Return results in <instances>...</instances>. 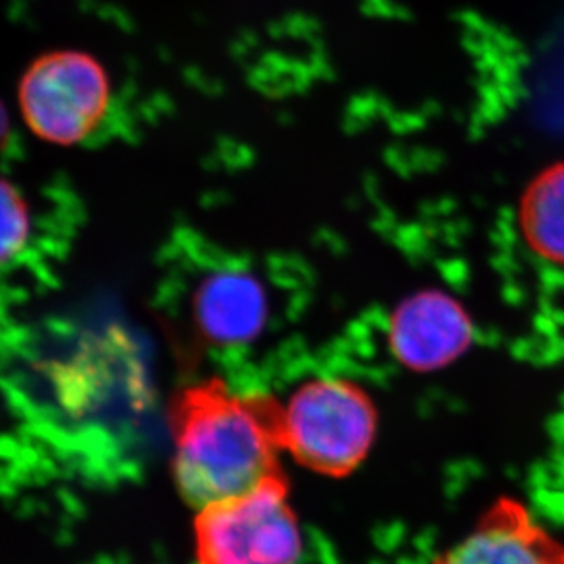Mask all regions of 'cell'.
<instances>
[{
    "label": "cell",
    "instance_id": "6da1fadb",
    "mask_svg": "<svg viewBox=\"0 0 564 564\" xmlns=\"http://www.w3.org/2000/svg\"><path fill=\"white\" fill-rule=\"evenodd\" d=\"M172 424L177 490L197 510L283 475V405L269 394L236 393L218 378L194 383Z\"/></svg>",
    "mask_w": 564,
    "mask_h": 564
},
{
    "label": "cell",
    "instance_id": "7a4b0ae2",
    "mask_svg": "<svg viewBox=\"0 0 564 564\" xmlns=\"http://www.w3.org/2000/svg\"><path fill=\"white\" fill-rule=\"evenodd\" d=\"M377 427L373 400L346 378H314L283 405L285 452L325 477L352 474L371 452Z\"/></svg>",
    "mask_w": 564,
    "mask_h": 564
},
{
    "label": "cell",
    "instance_id": "3957f363",
    "mask_svg": "<svg viewBox=\"0 0 564 564\" xmlns=\"http://www.w3.org/2000/svg\"><path fill=\"white\" fill-rule=\"evenodd\" d=\"M197 564H294L302 555L299 519L285 475L197 510Z\"/></svg>",
    "mask_w": 564,
    "mask_h": 564
},
{
    "label": "cell",
    "instance_id": "277c9868",
    "mask_svg": "<svg viewBox=\"0 0 564 564\" xmlns=\"http://www.w3.org/2000/svg\"><path fill=\"white\" fill-rule=\"evenodd\" d=\"M110 80L101 64L77 52L44 55L30 66L19 91L28 127L46 143L90 138L110 108Z\"/></svg>",
    "mask_w": 564,
    "mask_h": 564
},
{
    "label": "cell",
    "instance_id": "5b68a950",
    "mask_svg": "<svg viewBox=\"0 0 564 564\" xmlns=\"http://www.w3.org/2000/svg\"><path fill=\"white\" fill-rule=\"evenodd\" d=\"M471 338L474 327L463 305L441 291L413 294L389 322L393 357L415 371H435L455 362Z\"/></svg>",
    "mask_w": 564,
    "mask_h": 564
},
{
    "label": "cell",
    "instance_id": "8992f818",
    "mask_svg": "<svg viewBox=\"0 0 564 564\" xmlns=\"http://www.w3.org/2000/svg\"><path fill=\"white\" fill-rule=\"evenodd\" d=\"M433 564H564V543L522 502L501 497Z\"/></svg>",
    "mask_w": 564,
    "mask_h": 564
},
{
    "label": "cell",
    "instance_id": "52a82bcc",
    "mask_svg": "<svg viewBox=\"0 0 564 564\" xmlns=\"http://www.w3.org/2000/svg\"><path fill=\"white\" fill-rule=\"evenodd\" d=\"M192 310L197 330L208 344L240 347L251 344L265 327L269 299L260 278L230 267L203 278Z\"/></svg>",
    "mask_w": 564,
    "mask_h": 564
},
{
    "label": "cell",
    "instance_id": "ba28073f",
    "mask_svg": "<svg viewBox=\"0 0 564 564\" xmlns=\"http://www.w3.org/2000/svg\"><path fill=\"white\" fill-rule=\"evenodd\" d=\"M519 227L543 260L564 265V161L533 177L519 205Z\"/></svg>",
    "mask_w": 564,
    "mask_h": 564
},
{
    "label": "cell",
    "instance_id": "9c48e42d",
    "mask_svg": "<svg viewBox=\"0 0 564 564\" xmlns=\"http://www.w3.org/2000/svg\"><path fill=\"white\" fill-rule=\"evenodd\" d=\"M32 238V214L19 188L0 177V267L26 252Z\"/></svg>",
    "mask_w": 564,
    "mask_h": 564
},
{
    "label": "cell",
    "instance_id": "30bf717a",
    "mask_svg": "<svg viewBox=\"0 0 564 564\" xmlns=\"http://www.w3.org/2000/svg\"><path fill=\"white\" fill-rule=\"evenodd\" d=\"M6 133H8V121H6L4 110L0 108V144L4 143Z\"/></svg>",
    "mask_w": 564,
    "mask_h": 564
}]
</instances>
